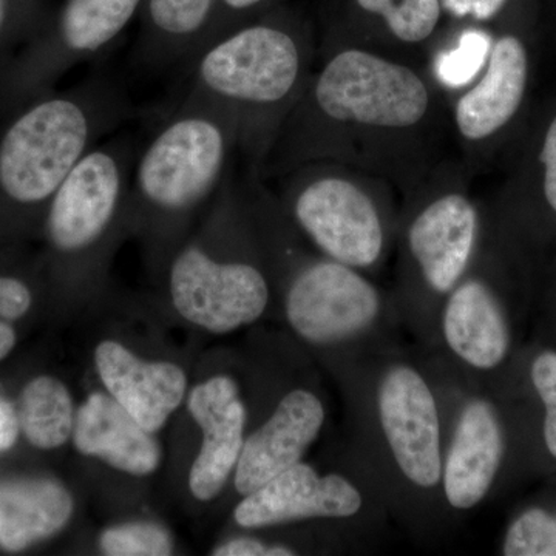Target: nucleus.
Instances as JSON below:
<instances>
[{
  "mask_svg": "<svg viewBox=\"0 0 556 556\" xmlns=\"http://www.w3.org/2000/svg\"><path fill=\"white\" fill-rule=\"evenodd\" d=\"M450 139V102L426 65L364 47H327L318 49L260 178L332 161L386 179L402 197L448 159Z\"/></svg>",
  "mask_w": 556,
  "mask_h": 556,
  "instance_id": "f257e3e1",
  "label": "nucleus"
},
{
  "mask_svg": "<svg viewBox=\"0 0 556 556\" xmlns=\"http://www.w3.org/2000/svg\"><path fill=\"white\" fill-rule=\"evenodd\" d=\"M320 362L342 396L343 444L378 489L393 525L419 546L444 540L448 396L437 362L404 340Z\"/></svg>",
  "mask_w": 556,
  "mask_h": 556,
  "instance_id": "f03ea898",
  "label": "nucleus"
},
{
  "mask_svg": "<svg viewBox=\"0 0 556 556\" xmlns=\"http://www.w3.org/2000/svg\"><path fill=\"white\" fill-rule=\"evenodd\" d=\"M243 186L265 233L274 276L283 287V316L303 345L328 357L402 340L404 327L391 289L314 249H299L298 232L265 181L243 175Z\"/></svg>",
  "mask_w": 556,
  "mask_h": 556,
  "instance_id": "7ed1b4c3",
  "label": "nucleus"
},
{
  "mask_svg": "<svg viewBox=\"0 0 556 556\" xmlns=\"http://www.w3.org/2000/svg\"><path fill=\"white\" fill-rule=\"evenodd\" d=\"M471 181L466 164L448 156L401 197L391 292L404 331L426 351L433 345L442 302L484 241L486 211Z\"/></svg>",
  "mask_w": 556,
  "mask_h": 556,
  "instance_id": "20e7f679",
  "label": "nucleus"
},
{
  "mask_svg": "<svg viewBox=\"0 0 556 556\" xmlns=\"http://www.w3.org/2000/svg\"><path fill=\"white\" fill-rule=\"evenodd\" d=\"M318 47L308 31L287 22L247 24L201 51L185 87L228 110L239 130V155L260 178L289 113L316 67Z\"/></svg>",
  "mask_w": 556,
  "mask_h": 556,
  "instance_id": "39448f33",
  "label": "nucleus"
},
{
  "mask_svg": "<svg viewBox=\"0 0 556 556\" xmlns=\"http://www.w3.org/2000/svg\"><path fill=\"white\" fill-rule=\"evenodd\" d=\"M137 113L126 87L104 70L33 100L0 134V197L14 206H49L79 160Z\"/></svg>",
  "mask_w": 556,
  "mask_h": 556,
  "instance_id": "423d86ee",
  "label": "nucleus"
},
{
  "mask_svg": "<svg viewBox=\"0 0 556 556\" xmlns=\"http://www.w3.org/2000/svg\"><path fill=\"white\" fill-rule=\"evenodd\" d=\"M292 228L325 257L378 278L394 254L401 195L368 172L313 161L277 178Z\"/></svg>",
  "mask_w": 556,
  "mask_h": 556,
  "instance_id": "0eeeda50",
  "label": "nucleus"
},
{
  "mask_svg": "<svg viewBox=\"0 0 556 556\" xmlns=\"http://www.w3.org/2000/svg\"><path fill=\"white\" fill-rule=\"evenodd\" d=\"M239 155V130L228 110L185 87L177 104L139 144L127 211L175 222L215 199Z\"/></svg>",
  "mask_w": 556,
  "mask_h": 556,
  "instance_id": "6e6552de",
  "label": "nucleus"
},
{
  "mask_svg": "<svg viewBox=\"0 0 556 556\" xmlns=\"http://www.w3.org/2000/svg\"><path fill=\"white\" fill-rule=\"evenodd\" d=\"M233 521L247 530L291 525H338L382 541L393 525L367 471L342 444L328 467L300 460L243 496Z\"/></svg>",
  "mask_w": 556,
  "mask_h": 556,
  "instance_id": "1a4fd4ad",
  "label": "nucleus"
},
{
  "mask_svg": "<svg viewBox=\"0 0 556 556\" xmlns=\"http://www.w3.org/2000/svg\"><path fill=\"white\" fill-rule=\"evenodd\" d=\"M514 324L501 281V243L486 225L473 265L439 308L426 353L460 379L503 393L514 357Z\"/></svg>",
  "mask_w": 556,
  "mask_h": 556,
  "instance_id": "9d476101",
  "label": "nucleus"
},
{
  "mask_svg": "<svg viewBox=\"0 0 556 556\" xmlns=\"http://www.w3.org/2000/svg\"><path fill=\"white\" fill-rule=\"evenodd\" d=\"M438 367L448 396L441 481L442 515L448 535L495 496L510 463L514 422L504 394L473 386L441 364Z\"/></svg>",
  "mask_w": 556,
  "mask_h": 556,
  "instance_id": "9b49d317",
  "label": "nucleus"
},
{
  "mask_svg": "<svg viewBox=\"0 0 556 556\" xmlns=\"http://www.w3.org/2000/svg\"><path fill=\"white\" fill-rule=\"evenodd\" d=\"M274 280L258 225L257 240L244 252L222 254L203 241H193L175 255L169 270L175 308L190 324L215 334L249 327L265 316L273 302Z\"/></svg>",
  "mask_w": 556,
  "mask_h": 556,
  "instance_id": "f8f14e48",
  "label": "nucleus"
},
{
  "mask_svg": "<svg viewBox=\"0 0 556 556\" xmlns=\"http://www.w3.org/2000/svg\"><path fill=\"white\" fill-rule=\"evenodd\" d=\"M134 131L121 129L90 149L47 206L46 232L58 254H90L126 214L130 175L139 149Z\"/></svg>",
  "mask_w": 556,
  "mask_h": 556,
  "instance_id": "ddd939ff",
  "label": "nucleus"
},
{
  "mask_svg": "<svg viewBox=\"0 0 556 556\" xmlns=\"http://www.w3.org/2000/svg\"><path fill=\"white\" fill-rule=\"evenodd\" d=\"M530 50L515 33L490 40L477 79L450 102L457 159L471 175L482 170L490 150L517 119L530 83Z\"/></svg>",
  "mask_w": 556,
  "mask_h": 556,
  "instance_id": "4468645a",
  "label": "nucleus"
},
{
  "mask_svg": "<svg viewBox=\"0 0 556 556\" xmlns=\"http://www.w3.org/2000/svg\"><path fill=\"white\" fill-rule=\"evenodd\" d=\"M142 0H65L50 35L16 65L14 86L46 89L80 62L93 60L123 35Z\"/></svg>",
  "mask_w": 556,
  "mask_h": 556,
  "instance_id": "2eb2a0df",
  "label": "nucleus"
},
{
  "mask_svg": "<svg viewBox=\"0 0 556 556\" xmlns=\"http://www.w3.org/2000/svg\"><path fill=\"white\" fill-rule=\"evenodd\" d=\"M329 408L321 388L295 386L285 391L262 424L248 434L233 486L241 497L300 463L328 427Z\"/></svg>",
  "mask_w": 556,
  "mask_h": 556,
  "instance_id": "dca6fc26",
  "label": "nucleus"
},
{
  "mask_svg": "<svg viewBox=\"0 0 556 556\" xmlns=\"http://www.w3.org/2000/svg\"><path fill=\"white\" fill-rule=\"evenodd\" d=\"M189 412L203 430V445L189 475L192 495L212 501L236 471L244 441L249 408L232 376H215L193 388Z\"/></svg>",
  "mask_w": 556,
  "mask_h": 556,
  "instance_id": "f3484780",
  "label": "nucleus"
},
{
  "mask_svg": "<svg viewBox=\"0 0 556 556\" xmlns=\"http://www.w3.org/2000/svg\"><path fill=\"white\" fill-rule=\"evenodd\" d=\"M102 382L139 426L156 433L185 399V371L169 362H144L113 340L100 343L94 353Z\"/></svg>",
  "mask_w": 556,
  "mask_h": 556,
  "instance_id": "a211bd4d",
  "label": "nucleus"
},
{
  "mask_svg": "<svg viewBox=\"0 0 556 556\" xmlns=\"http://www.w3.org/2000/svg\"><path fill=\"white\" fill-rule=\"evenodd\" d=\"M79 453L97 456L135 477H148L161 463V447L152 433L112 396L93 393L79 408L73 427Z\"/></svg>",
  "mask_w": 556,
  "mask_h": 556,
  "instance_id": "6ab92c4d",
  "label": "nucleus"
},
{
  "mask_svg": "<svg viewBox=\"0 0 556 556\" xmlns=\"http://www.w3.org/2000/svg\"><path fill=\"white\" fill-rule=\"evenodd\" d=\"M218 0H148V16L131 60L148 73L182 76L203 47Z\"/></svg>",
  "mask_w": 556,
  "mask_h": 556,
  "instance_id": "aec40b11",
  "label": "nucleus"
},
{
  "mask_svg": "<svg viewBox=\"0 0 556 556\" xmlns=\"http://www.w3.org/2000/svg\"><path fill=\"white\" fill-rule=\"evenodd\" d=\"M72 514V495L53 479L0 482V547L17 552L49 540Z\"/></svg>",
  "mask_w": 556,
  "mask_h": 556,
  "instance_id": "412c9836",
  "label": "nucleus"
},
{
  "mask_svg": "<svg viewBox=\"0 0 556 556\" xmlns=\"http://www.w3.org/2000/svg\"><path fill=\"white\" fill-rule=\"evenodd\" d=\"M362 14L375 20L378 35L371 49L424 64L444 10L441 0H354Z\"/></svg>",
  "mask_w": 556,
  "mask_h": 556,
  "instance_id": "4be33fe9",
  "label": "nucleus"
},
{
  "mask_svg": "<svg viewBox=\"0 0 556 556\" xmlns=\"http://www.w3.org/2000/svg\"><path fill=\"white\" fill-rule=\"evenodd\" d=\"M17 420L25 438L36 448L53 450L64 445L75 427L67 387L50 376L33 379L22 390Z\"/></svg>",
  "mask_w": 556,
  "mask_h": 556,
  "instance_id": "5701e85b",
  "label": "nucleus"
},
{
  "mask_svg": "<svg viewBox=\"0 0 556 556\" xmlns=\"http://www.w3.org/2000/svg\"><path fill=\"white\" fill-rule=\"evenodd\" d=\"M506 556H556V508L530 506L511 518L501 540Z\"/></svg>",
  "mask_w": 556,
  "mask_h": 556,
  "instance_id": "b1692460",
  "label": "nucleus"
},
{
  "mask_svg": "<svg viewBox=\"0 0 556 556\" xmlns=\"http://www.w3.org/2000/svg\"><path fill=\"white\" fill-rule=\"evenodd\" d=\"M526 379L540 405V444L544 456L556 464V350L540 348L526 365Z\"/></svg>",
  "mask_w": 556,
  "mask_h": 556,
  "instance_id": "393cba45",
  "label": "nucleus"
},
{
  "mask_svg": "<svg viewBox=\"0 0 556 556\" xmlns=\"http://www.w3.org/2000/svg\"><path fill=\"white\" fill-rule=\"evenodd\" d=\"M100 547L110 556H167L174 552L169 532L155 522L110 527L101 533Z\"/></svg>",
  "mask_w": 556,
  "mask_h": 556,
  "instance_id": "a878e982",
  "label": "nucleus"
},
{
  "mask_svg": "<svg viewBox=\"0 0 556 556\" xmlns=\"http://www.w3.org/2000/svg\"><path fill=\"white\" fill-rule=\"evenodd\" d=\"M30 306L31 292L24 281L0 276V361L16 345V332L11 324L24 316Z\"/></svg>",
  "mask_w": 556,
  "mask_h": 556,
  "instance_id": "bb28decb",
  "label": "nucleus"
},
{
  "mask_svg": "<svg viewBox=\"0 0 556 556\" xmlns=\"http://www.w3.org/2000/svg\"><path fill=\"white\" fill-rule=\"evenodd\" d=\"M535 164L536 185L541 203L548 215L556 219V110L544 126L538 144Z\"/></svg>",
  "mask_w": 556,
  "mask_h": 556,
  "instance_id": "cd10ccee",
  "label": "nucleus"
},
{
  "mask_svg": "<svg viewBox=\"0 0 556 556\" xmlns=\"http://www.w3.org/2000/svg\"><path fill=\"white\" fill-rule=\"evenodd\" d=\"M508 0H441L444 14L457 21H473L486 24L506 9Z\"/></svg>",
  "mask_w": 556,
  "mask_h": 556,
  "instance_id": "c85d7f7f",
  "label": "nucleus"
},
{
  "mask_svg": "<svg viewBox=\"0 0 556 556\" xmlns=\"http://www.w3.org/2000/svg\"><path fill=\"white\" fill-rule=\"evenodd\" d=\"M20 428V420L13 407L5 401H0V452L13 447Z\"/></svg>",
  "mask_w": 556,
  "mask_h": 556,
  "instance_id": "c756f323",
  "label": "nucleus"
},
{
  "mask_svg": "<svg viewBox=\"0 0 556 556\" xmlns=\"http://www.w3.org/2000/svg\"><path fill=\"white\" fill-rule=\"evenodd\" d=\"M263 2L265 0H218L217 7L222 9V14L233 17L237 14H247L249 11L257 9Z\"/></svg>",
  "mask_w": 556,
  "mask_h": 556,
  "instance_id": "7c9ffc66",
  "label": "nucleus"
},
{
  "mask_svg": "<svg viewBox=\"0 0 556 556\" xmlns=\"http://www.w3.org/2000/svg\"><path fill=\"white\" fill-rule=\"evenodd\" d=\"M11 17V0H0V40L9 31Z\"/></svg>",
  "mask_w": 556,
  "mask_h": 556,
  "instance_id": "2f4dec72",
  "label": "nucleus"
}]
</instances>
